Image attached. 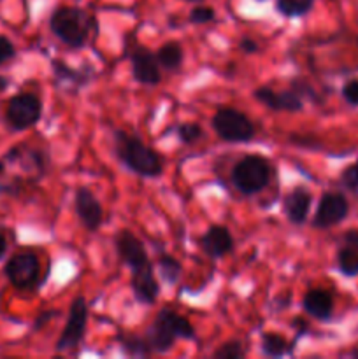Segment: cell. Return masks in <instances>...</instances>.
<instances>
[{"instance_id":"cell-1","label":"cell","mask_w":358,"mask_h":359,"mask_svg":"<svg viewBox=\"0 0 358 359\" xmlns=\"http://www.w3.org/2000/svg\"><path fill=\"white\" fill-rule=\"evenodd\" d=\"M49 158L39 147L18 144L0 156V193L20 196L48 174Z\"/></svg>"},{"instance_id":"cell-2","label":"cell","mask_w":358,"mask_h":359,"mask_svg":"<svg viewBox=\"0 0 358 359\" xmlns=\"http://www.w3.org/2000/svg\"><path fill=\"white\" fill-rule=\"evenodd\" d=\"M112 147L119 163L132 174L142 179H157L164 174L161 156L142 142L139 135L128 133L125 130L112 132Z\"/></svg>"},{"instance_id":"cell-3","label":"cell","mask_w":358,"mask_h":359,"mask_svg":"<svg viewBox=\"0 0 358 359\" xmlns=\"http://www.w3.org/2000/svg\"><path fill=\"white\" fill-rule=\"evenodd\" d=\"M49 30L69 49H83L97 30V18L72 6H60L49 16Z\"/></svg>"},{"instance_id":"cell-4","label":"cell","mask_w":358,"mask_h":359,"mask_svg":"<svg viewBox=\"0 0 358 359\" xmlns=\"http://www.w3.org/2000/svg\"><path fill=\"white\" fill-rule=\"evenodd\" d=\"M144 339L150 346L151 354H165L175 346L178 340H195L197 333L185 316L178 314L172 309H161L154 316V321L147 328Z\"/></svg>"},{"instance_id":"cell-5","label":"cell","mask_w":358,"mask_h":359,"mask_svg":"<svg viewBox=\"0 0 358 359\" xmlns=\"http://www.w3.org/2000/svg\"><path fill=\"white\" fill-rule=\"evenodd\" d=\"M272 165L262 154H246L232 167L230 179L234 188L242 195H256L269 186Z\"/></svg>"},{"instance_id":"cell-6","label":"cell","mask_w":358,"mask_h":359,"mask_svg":"<svg viewBox=\"0 0 358 359\" xmlns=\"http://www.w3.org/2000/svg\"><path fill=\"white\" fill-rule=\"evenodd\" d=\"M214 133L218 139L228 144L251 142L256 135L255 123L248 114L234 107H220L211 119Z\"/></svg>"},{"instance_id":"cell-7","label":"cell","mask_w":358,"mask_h":359,"mask_svg":"<svg viewBox=\"0 0 358 359\" xmlns=\"http://www.w3.org/2000/svg\"><path fill=\"white\" fill-rule=\"evenodd\" d=\"M6 125L13 132H25L42 118V100L35 93L21 91L9 98L6 107Z\"/></svg>"},{"instance_id":"cell-8","label":"cell","mask_w":358,"mask_h":359,"mask_svg":"<svg viewBox=\"0 0 358 359\" xmlns=\"http://www.w3.org/2000/svg\"><path fill=\"white\" fill-rule=\"evenodd\" d=\"M4 276L11 286L20 291H30L37 287L41 276V263L35 252L21 251L11 256L4 266Z\"/></svg>"},{"instance_id":"cell-9","label":"cell","mask_w":358,"mask_h":359,"mask_svg":"<svg viewBox=\"0 0 358 359\" xmlns=\"http://www.w3.org/2000/svg\"><path fill=\"white\" fill-rule=\"evenodd\" d=\"M88 326V304L83 294H77L72 300L67 314V323L62 330V335L56 340V353H65L72 351L83 344L84 335H86Z\"/></svg>"},{"instance_id":"cell-10","label":"cell","mask_w":358,"mask_h":359,"mask_svg":"<svg viewBox=\"0 0 358 359\" xmlns=\"http://www.w3.org/2000/svg\"><path fill=\"white\" fill-rule=\"evenodd\" d=\"M126 51H128L133 81L144 86H157L161 83V67L151 49L135 42L132 48H126Z\"/></svg>"},{"instance_id":"cell-11","label":"cell","mask_w":358,"mask_h":359,"mask_svg":"<svg viewBox=\"0 0 358 359\" xmlns=\"http://www.w3.org/2000/svg\"><path fill=\"white\" fill-rule=\"evenodd\" d=\"M114 248L116 252H118L119 262L125 266H128L130 273L139 272V270L147 269V266H153L150 256H147L146 245L130 230H119L116 233Z\"/></svg>"},{"instance_id":"cell-12","label":"cell","mask_w":358,"mask_h":359,"mask_svg":"<svg viewBox=\"0 0 358 359\" xmlns=\"http://www.w3.org/2000/svg\"><path fill=\"white\" fill-rule=\"evenodd\" d=\"M350 212V203L346 196L340 193H323L316 207L314 217H312V226L319 230H326L336 224L343 223Z\"/></svg>"},{"instance_id":"cell-13","label":"cell","mask_w":358,"mask_h":359,"mask_svg":"<svg viewBox=\"0 0 358 359\" xmlns=\"http://www.w3.org/2000/svg\"><path fill=\"white\" fill-rule=\"evenodd\" d=\"M253 97L256 102L265 105L270 111L277 112H300L304 109V100L297 91L281 90L276 91L270 86H258L253 91Z\"/></svg>"},{"instance_id":"cell-14","label":"cell","mask_w":358,"mask_h":359,"mask_svg":"<svg viewBox=\"0 0 358 359\" xmlns=\"http://www.w3.org/2000/svg\"><path fill=\"white\" fill-rule=\"evenodd\" d=\"M74 210L84 230L97 231L104 223V209L88 188H79L74 195Z\"/></svg>"},{"instance_id":"cell-15","label":"cell","mask_w":358,"mask_h":359,"mask_svg":"<svg viewBox=\"0 0 358 359\" xmlns=\"http://www.w3.org/2000/svg\"><path fill=\"white\" fill-rule=\"evenodd\" d=\"M200 249L204 255L209 256L211 259H220L230 255L234 251V237H232L230 230L223 224H213L207 228L206 233L200 237L199 241Z\"/></svg>"},{"instance_id":"cell-16","label":"cell","mask_w":358,"mask_h":359,"mask_svg":"<svg viewBox=\"0 0 358 359\" xmlns=\"http://www.w3.org/2000/svg\"><path fill=\"white\" fill-rule=\"evenodd\" d=\"M312 205V195L305 186H295L283 200V212L295 226L305 224Z\"/></svg>"},{"instance_id":"cell-17","label":"cell","mask_w":358,"mask_h":359,"mask_svg":"<svg viewBox=\"0 0 358 359\" xmlns=\"http://www.w3.org/2000/svg\"><path fill=\"white\" fill-rule=\"evenodd\" d=\"M130 287H132V294L137 304L153 305L157 302L158 294H160V283L154 276L153 266H147V269L139 270V272H132Z\"/></svg>"},{"instance_id":"cell-18","label":"cell","mask_w":358,"mask_h":359,"mask_svg":"<svg viewBox=\"0 0 358 359\" xmlns=\"http://www.w3.org/2000/svg\"><path fill=\"white\" fill-rule=\"evenodd\" d=\"M302 309L309 318L329 321L333 312L332 294L325 290H309L302 298Z\"/></svg>"},{"instance_id":"cell-19","label":"cell","mask_w":358,"mask_h":359,"mask_svg":"<svg viewBox=\"0 0 358 359\" xmlns=\"http://www.w3.org/2000/svg\"><path fill=\"white\" fill-rule=\"evenodd\" d=\"M51 69L56 83L65 84V88L72 86V90L83 88L93 77V70L91 69H72L70 65L63 63L62 60H53Z\"/></svg>"},{"instance_id":"cell-20","label":"cell","mask_w":358,"mask_h":359,"mask_svg":"<svg viewBox=\"0 0 358 359\" xmlns=\"http://www.w3.org/2000/svg\"><path fill=\"white\" fill-rule=\"evenodd\" d=\"M154 55H157L161 70H167V72H175V70L181 69L183 62H185V49L175 41H168L161 44Z\"/></svg>"},{"instance_id":"cell-21","label":"cell","mask_w":358,"mask_h":359,"mask_svg":"<svg viewBox=\"0 0 358 359\" xmlns=\"http://www.w3.org/2000/svg\"><path fill=\"white\" fill-rule=\"evenodd\" d=\"M260 346H262V354L267 358H283L293 353V347L286 342V339L272 332L263 333Z\"/></svg>"},{"instance_id":"cell-22","label":"cell","mask_w":358,"mask_h":359,"mask_svg":"<svg viewBox=\"0 0 358 359\" xmlns=\"http://www.w3.org/2000/svg\"><path fill=\"white\" fill-rule=\"evenodd\" d=\"M118 342L121 351L130 358H147L151 356V349L147 346L146 339L133 333H119Z\"/></svg>"},{"instance_id":"cell-23","label":"cell","mask_w":358,"mask_h":359,"mask_svg":"<svg viewBox=\"0 0 358 359\" xmlns=\"http://www.w3.org/2000/svg\"><path fill=\"white\" fill-rule=\"evenodd\" d=\"M158 272H160L161 280L168 286H174L179 279H181L183 266L181 263L178 262V258H174L168 252H161L158 256Z\"/></svg>"},{"instance_id":"cell-24","label":"cell","mask_w":358,"mask_h":359,"mask_svg":"<svg viewBox=\"0 0 358 359\" xmlns=\"http://www.w3.org/2000/svg\"><path fill=\"white\" fill-rule=\"evenodd\" d=\"M337 269L343 276L354 277L358 276V248H351V245L340 244L339 251H337Z\"/></svg>"},{"instance_id":"cell-25","label":"cell","mask_w":358,"mask_h":359,"mask_svg":"<svg viewBox=\"0 0 358 359\" xmlns=\"http://www.w3.org/2000/svg\"><path fill=\"white\" fill-rule=\"evenodd\" d=\"M314 6V0H276V11L284 18L305 16Z\"/></svg>"},{"instance_id":"cell-26","label":"cell","mask_w":358,"mask_h":359,"mask_svg":"<svg viewBox=\"0 0 358 359\" xmlns=\"http://www.w3.org/2000/svg\"><path fill=\"white\" fill-rule=\"evenodd\" d=\"M211 356L214 359H241L246 356V349L241 340H227Z\"/></svg>"},{"instance_id":"cell-27","label":"cell","mask_w":358,"mask_h":359,"mask_svg":"<svg viewBox=\"0 0 358 359\" xmlns=\"http://www.w3.org/2000/svg\"><path fill=\"white\" fill-rule=\"evenodd\" d=\"M175 135L185 146H190V144H195L197 140L202 139L204 130L197 123H181V125L175 126Z\"/></svg>"},{"instance_id":"cell-28","label":"cell","mask_w":358,"mask_h":359,"mask_svg":"<svg viewBox=\"0 0 358 359\" xmlns=\"http://www.w3.org/2000/svg\"><path fill=\"white\" fill-rule=\"evenodd\" d=\"M216 13L211 6H195L188 14V21L192 25H206L214 21Z\"/></svg>"},{"instance_id":"cell-29","label":"cell","mask_w":358,"mask_h":359,"mask_svg":"<svg viewBox=\"0 0 358 359\" xmlns=\"http://www.w3.org/2000/svg\"><path fill=\"white\" fill-rule=\"evenodd\" d=\"M16 53L18 51L14 42L9 37H6V35H0V67L16 58Z\"/></svg>"},{"instance_id":"cell-30","label":"cell","mask_w":358,"mask_h":359,"mask_svg":"<svg viewBox=\"0 0 358 359\" xmlns=\"http://www.w3.org/2000/svg\"><path fill=\"white\" fill-rule=\"evenodd\" d=\"M340 182H343L350 191L358 193V163L344 168V172L340 174Z\"/></svg>"},{"instance_id":"cell-31","label":"cell","mask_w":358,"mask_h":359,"mask_svg":"<svg viewBox=\"0 0 358 359\" xmlns=\"http://www.w3.org/2000/svg\"><path fill=\"white\" fill-rule=\"evenodd\" d=\"M343 98L353 107H358V79H351L347 81L346 84L343 86Z\"/></svg>"},{"instance_id":"cell-32","label":"cell","mask_w":358,"mask_h":359,"mask_svg":"<svg viewBox=\"0 0 358 359\" xmlns=\"http://www.w3.org/2000/svg\"><path fill=\"white\" fill-rule=\"evenodd\" d=\"M55 316H58V311H46V312H41V314L35 318V323H34V332H39V330L42 328L44 325H48L49 321H51Z\"/></svg>"},{"instance_id":"cell-33","label":"cell","mask_w":358,"mask_h":359,"mask_svg":"<svg viewBox=\"0 0 358 359\" xmlns=\"http://www.w3.org/2000/svg\"><path fill=\"white\" fill-rule=\"evenodd\" d=\"M239 48H241V51L246 53V55H255V53H258L260 46L258 42L253 41L251 37H244L241 42H239Z\"/></svg>"},{"instance_id":"cell-34","label":"cell","mask_w":358,"mask_h":359,"mask_svg":"<svg viewBox=\"0 0 358 359\" xmlns=\"http://www.w3.org/2000/svg\"><path fill=\"white\" fill-rule=\"evenodd\" d=\"M340 244L351 245V248H358V230H347L344 231Z\"/></svg>"},{"instance_id":"cell-35","label":"cell","mask_w":358,"mask_h":359,"mask_svg":"<svg viewBox=\"0 0 358 359\" xmlns=\"http://www.w3.org/2000/svg\"><path fill=\"white\" fill-rule=\"evenodd\" d=\"M293 302V294L291 293H283L276 298V307L277 311H286L290 307V304Z\"/></svg>"},{"instance_id":"cell-36","label":"cell","mask_w":358,"mask_h":359,"mask_svg":"<svg viewBox=\"0 0 358 359\" xmlns=\"http://www.w3.org/2000/svg\"><path fill=\"white\" fill-rule=\"evenodd\" d=\"M291 326H293V328L297 330L298 337L304 335V333H307V332H305V330H307V323H305L302 318H295L293 323H291Z\"/></svg>"},{"instance_id":"cell-37","label":"cell","mask_w":358,"mask_h":359,"mask_svg":"<svg viewBox=\"0 0 358 359\" xmlns=\"http://www.w3.org/2000/svg\"><path fill=\"white\" fill-rule=\"evenodd\" d=\"M6 252H7V238H6V235L0 231V259L6 256Z\"/></svg>"},{"instance_id":"cell-38","label":"cell","mask_w":358,"mask_h":359,"mask_svg":"<svg viewBox=\"0 0 358 359\" xmlns=\"http://www.w3.org/2000/svg\"><path fill=\"white\" fill-rule=\"evenodd\" d=\"M7 88H9V79H7L6 76H0V93L6 91Z\"/></svg>"},{"instance_id":"cell-39","label":"cell","mask_w":358,"mask_h":359,"mask_svg":"<svg viewBox=\"0 0 358 359\" xmlns=\"http://www.w3.org/2000/svg\"><path fill=\"white\" fill-rule=\"evenodd\" d=\"M186 2H199V0H186Z\"/></svg>"}]
</instances>
